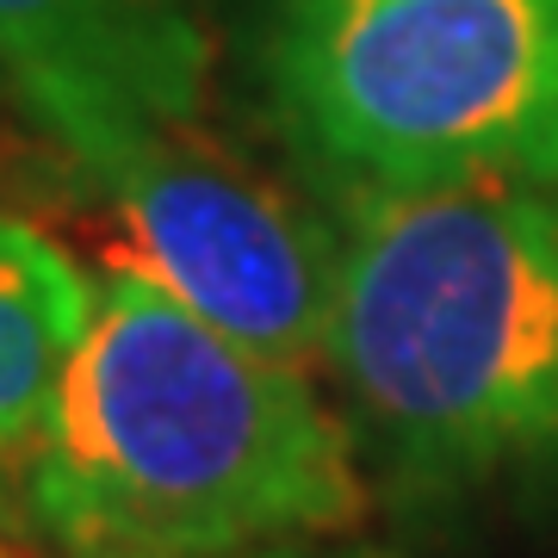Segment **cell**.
<instances>
[{
  "mask_svg": "<svg viewBox=\"0 0 558 558\" xmlns=\"http://www.w3.org/2000/svg\"><path fill=\"white\" fill-rule=\"evenodd\" d=\"M20 509H25V465L0 453V521L20 515Z\"/></svg>",
  "mask_w": 558,
  "mask_h": 558,
  "instance_id": "obj_8",
  "label": "cell"
},
{
  "mask_svg": "<svg viewBox=\"0 0 558 558\" xmlns=\"http://www.w3.org/2000/svg\"><path fill=\"white\" fill-rule=\"evenodd\" d=\"M255 69L341 199L558 180V0H260Z\"/></svg>",
  "mask_w": 558,
  "mask_h": 558,
  "instance_id": "obj_3",
  "label": "cell"
},
{
  "mask_svg": "<svg viewBox=\"0 0 558 558\" xmlns=\"http://www.w3.org/2000/svg\"><path fill=\"white\" fill-rule=\"evenodd\" d=\"M81 174L112 199L131 267L193 317L299 373L329 354L341 236L199 112L124 137Z\"/></svg>",
  "mask_w": 558,
  "mask_h": 558,
  "instance_id": "obj_4",
  "label": "cell"
},
{
  "mask_svg": "<svg viewBox=\"0 0 558 558\" xmlns=\"http://www.w3.org/2000/svg\"><path fill=\"white\" fill-rule=\"evenodd\" d=\"M354 435L299 366L242 348L137 267L100 286L25 515L69 558H236L354 527Z\"/></svg>",
  "mask_w": 558,
  "mask_h": 558,
  "instance_id": "obj_1",
  "label": "cell"
},
{
  "mask_svg": "<svg viewBox=\"0 0 558 558\" xmlns=\"http://www.w3.org/2000/svg\"><path fill=\"white\" fill-rule=\"evenodd\" d=\"M236 558H385V553H366V546H323V539H279V546H255V553H236Z\"/></svg>",
  "mask_w": 558,
  "mask_h": 558,
  "instance_id": "obj_7",
  "label": "cell"
},
{
  "mask_svg": "<svg viewBox=\"0 0 558 558\" xmlns=\"http://www.w3.org/2000/svg\"><path fill=\"white\" fill-rule=\"evenodd\" d=\"M0 81L94 168L205 100V32L186 0H0Z\"/></svg>",
  "mask_w": 558,
  "mask_h": 558,
  "instance_id": "obj_5",
  "label": "cell"
},
{
  "mask_svg": "<svg viewBox=\"0 0 558 558\" xmlns=\"http://www.w3.org/2000/svg\"><path fill=\"white\" fill-rule=\"evenodd\" d=\"M94 286L57 242L0 211V453L32 465L62 373L94 323Z\"/></svg>",
  "mask_w": 558,
  "mask_h": 558,
  "instance_id": "obj_6",
  "label": "cell"
},
{
  "mask_svg": "<svg viewBox=\"0 0 558 558\" xmlns=\"http://www.w3.org/2000/svg\"><path fill=\"white\" fill-rule=\"evenodd\" d=\"M329 366L410 490L558 465V193L453 180L348 199Z\"/></svg>",
  "mask_w": 558,
  "mask_h": 558,
  "instance_id": "obj_2",
  "label": "cell"
}]
</instances>
